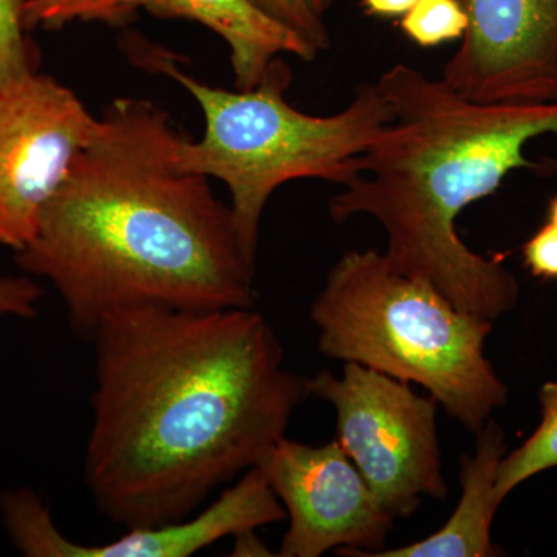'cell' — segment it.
Here are the masks:
<instances>
[{"instance_id":"obj_1","label":"cell","mask_w":557,"mask_h":557,"mask_svg":"<svg viewBox=\"0 0 557 557\" xmlns=\"http://www.w3.org/2000/svg\"><path fill=\"white\" fill-rule=\"evenodd\" d=\"M84 479L101 515L131 528L193 516L258 467L310 397L252 309H137L102 321Z\"/></svg>"},{"instance_id":"obj_2","label":"cell","mask_w":557,"mask_h":557,"mask_svg":"<svg viewBox=\"0 0 557 557\" xmlns=\"http://www.w3.org/2000/svg\"><path fill=\"white\" fill-rule=\"evenodd\" d=\"M182 137L153 102H110L16 252L25 273L57 288L83 338L121 311L255 306L256 260L209 178L178 170Z\"/></svg>"},{"instance_id":"obj_3","label":"cell","mask_w":557,"mask_h":557,"mask_svg":"<svg viewBox=\"0 0 557 557\" xmlns=\"http://www.w3.org/2000/svg\"><path fill=\"white\" fill-rule=\"evenodd\" d=\"M376 86L391 123L355 160L357 175L330 200V218L375 219L387 234L388 269L424 278L457 309L496 322L518 306V278L502 256L472 251L457 220L509 172L537 170L525 148L557 137V102L482 104L403 62Z\"/></svg>"},{"instance_id":"obj_4","label":"cell","mask_w":557,"mask_h":557,"mask_svg":"<svg viewBox=\"0 0 557 557\" xmlns=\"http://www.w3.org/2000/svg\"><path fill=\"white\" fill-rule=\"evenodd\" d=\"M134 53L138 64L177 81L199 102L203 137L190 141L183 135L175 163L178 170L225 183L237 236L255 260L260 220L274 190L302 178L343 186L357 175V157L392 120L376 83L359 84L350 104L335 115L300 112L287 100L293 72L281 57L258 86L231 91L194 78L160 47L134 44Z\"/></svg>"},{"instance_id":"obj_5","label":"cell","mask_w":557,"mask_h":557,"mask_svg":"<svg viewBox=\"0 0 557 557\" xmlns=\"http://www.w3.org/2000/svg\"><path fill=\"white\" fill-rule=\"evenodd\" d=\"M310 318L324 357L426 388L469 432L507 405V384L485 354L494 322L457 309L424 278L395 273L376 249L341 256Z\"/></svg>"},{"instance_id":"obj_6","label":"cell","mask_w":557,"mask_h":557,"mask_svg":"<svg viewBox=\"0 0 557 557\" xmlns=\"http://www.w3.org/2000/svg\"><path fill=\"white\" fill-rule=\"evenodd\" d=\"M307 386L310 397L335 408L336 442L391 518H409L423 497L448 498L438 403L431 395L421 397L409 383L350 361L343 375L322 370Z\"/></svg>"},{"instance_id":"obj_7","label":"cell","mask_w":557,"mask_h":557,"mask_svg":"<svg viewBox=\"0 0 557 557\" xmlns=\"http://www.w3.org/2000/svg\"><path fill=\"white\" fill-rule=\"evenodd\" d=\"M100 116L40 73L0 84V245L21 251Z\"/></svg>"},{"instance_id":"obj_8","label":"cell","mask_w":557,"mask_h":557,"mask_svg":"<svg viewBox=\"0 0 557 557\" xmlns=\"http://www.w3.org/2000/svg\"><path fill=\"white\" fill-rule=\"evenodd\" d=\"M289 518L278 556L370 557L383 552L394 528L336 438L309 446L281 438L258 465Z\"/></svg>"},{"instance_id":"obj_9","label":"cell","mask_w":557,"mask_h":557,"mask_svg":"<svg viewBox=\"0 0 557 557\" xmlns=\"http://www.w3.org/2000/svg\"><path fill=\"white\" fill-rule=\"evenodd\" d=\"M0 512L14 547L28 557H188L222 539L281 522L287 516L259 467L248 469L200 515L163 527L131 528L108 544L70 541L28 487L3 491Z\"/></svg>"},{"instance_id":"obj_10","label":"cell","mask_w":557,"mask_h":557,"mask_svg":"<svg viewBox=\"0 0 557 557\" xmlns=\"http://www.w3.org/2000/svg\"><path fill=\"white\" fill-rule=\"evenodd\" d=\"M468 16L443 83L482 104L557 102V0H458Z\"/></svg>"},{"instance_id":"obj_11","label":"cell","mask_w":557,"mask_h":557,"mask_svg":"<svg viewBox=\"0 0 557 557\" xmlns=\"http://www.w3.org/2000/svg\"><path fill=\"white\" fill-rule=\"evenodd\" d=\"M115 24L138 10L163 20L199 22L228 44L237 89L258 86L271 62L282 53L313 61L319 51L248 0H108Z\"/></svg>"},{"instance_id":"obj_12","label":"cell","mask_w":557,"mask_h":557,"mask_svg":"<svg viewBox=\"0 0 557 557\" xmlns=\"http://www.w3.org/2000/svg\"><path fill=\"white\" fill-rule=\"evenodd\" d=\"M507 454L504 429L490 420L478 432L472 456L461 460V497L453 516L431 536L383 549L370 557H494L500 556L493 544L491 527L502 505L496 493L497 469Z\"/></svg>"},{"instance_id":"obj_13","label":"cell","mask_w":557,"mask_h":557,"mask_svg":"<svg viewBox=\"0 0 557 557\" xmlns=\"http://www.w3.org/2000/svg\"><path fill=\"white\" fill-rule=\"evenodd\" d=\"M539 403L542 420L536 431L498 465L496 493L502 502L528 479L557 468V380L541 387Z\"/></svg>"},{"instance_id":"obj_14","label":"cell","mask_w":557,"mask_h":557,"mask_svg":"<svg viewBox=\"0 0 557 557\" xmlns=\"http://www.w3.org/2000/svg\"><path fill=\"white\" fill-rule=\"evenodd\" d=\"M399 27L417 46L431 49L463 38L468 16L458 0H417Z\"/></svg>"},{"instance_id":"obj_15","label":"cell","mask_w":557,"mask_h":557,"mask_svg":"<svg viewBox=\"0 0 557 557\" xmlns=\"http://www.w3.org/2000/svg\"><path fill=\"white\" fill-rule=\"evenodd\" d=\"M27 0H0V84L38 72L39 50L24 27Z\"/></svg>"},{"instance_id":"obj_16","label":"cell","mask_w":557,"mask_h":557,"mask_svg":"<svg viewBox=\"0 0 557 557\" xmlns=\"http://www.w3.org/2000/svg\"><path fill=\"white\" fill-rule=\"evenodd\" d=\"M73 21H98L115 24L108 0H27L24 27L32 32L60 30Z\"/></svg>"},{"instance_id":"obj_17","label":"cell","mask_w":557,"mask_h":557,"mask_svg":"<svg viewBox=\"0 0 557 557\" xmlns=\"http://www.w3.org/2000/svg\"><path fill=\"white\" fill-rule=\"evenodd\" d=\"M271 20L296 33L321 53L330 49V35L324 16L314 10L311 0H248Z\"/></svg>"},{"instance_id":"obj_18","label":"cell","mask_w":557,"mask_h":557,"mask_svg":"<svg viewBox=\"0 0 557 557\" xmlns=\"http://www.w3.org/2000/svg\"><path fill=\"white\" fill-rule=\"evenodd\" d=\"M44 289L30 277H0V318L38 317Z\"/></svg>"},{"instance_id":"obj_19","label":"cell","mask_w":557,"mask_h":557,"mask_svg":"<svg viewBox=\"0 0 557 557\" xmlns=\"http://www.w3.org/2000/svg\"><path fill=\"white\" fill-rule=\"evenodd\" d=\"M523 260L533 276L557 281V226L545 223L523 245Z\"/></svg>"},{"instance_id":"obj_20","label":"cell","mask_w":557,"mask_h":557,"mask_svg":"<svg viewBox=\"0 0 557 557\" xmlns=\"http://www.w3.org/2000/svg\"><path fill=\"white\" fill-rule=\"evenodd\" d=\"M417 0H362L366 14L373 17H399L412 9Z\"/></svg>"},{"instance_id":"obj_21","label":"cell","mask_w":557,"mask_h":557,"mask_svg":"<svg viewBox=\"0 0 557 557\" xmlns=\"http://www.w3.org/2000/svg\"><path fill=\"white\" fill-rule=\"evenodd\" d=\"M236 556H271L269 548L256 537V531H247L236 536Z\"/></svg>"},{"instance_id":"obj_22","label":"cell","mask_w":557,"mask_h":557,"mask_svg":"<svg viewBox=\"0 0 557 557\" xmlns=\"http://www.w3.org/2000/svg\"><path fill=\"white\" fill-rule=\"evenodd\" d=\"M311 2H313L314 10L324 16L325 11L332 7L333 0H311Z\"/></svg>"},{"instance_id":"obj_23","label":"cell","mask_w":557,"mask_h":557,"mask_svg":"<svg viewBox=\"0 0 557 557\" xmlns=\"http://www.w3.org/2000/svg\"><path fill=\"white\" fill-rule=\"evenodd\" d=\"M548 222L557 226V196L552 200V203H549Z\"/></svg>"}]
</instances>
